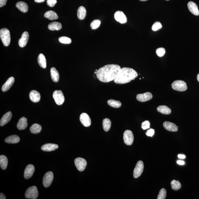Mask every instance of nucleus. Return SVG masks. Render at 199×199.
<instances>
[{
  "mask_svg": "<svg viewBox=\"0 0 199 199\" xmlns=\"http://www.w3.org/2000/svg\"><path fill=\"white\" fill-rule=\"evenodd\" d=\"M178 158L181 159H184L186 158V156L184 155H181V154H179L178 155Z\"/></svg>",
  "mask_w": 199,
  "mask_h": 199,
  "instance_id": "nucleus-46",
  "label": "nucleus"
},
{
  "mask_svg": "<svg viewBox=\"0 0 199 199\" xmlns=\"http://www.w3.org/2000/svg\"><path fill=\"white\" fill-rule=\"evenodd\" d=\"M35 171L34 166L32 165H27L25 168V172H24V177L25 179H28L33 176Z\"/></svg>",
  "mask_w": 199,
  "mask_h": 199,
  "instance_id": "nucleus-14",
  "label": "nucleus"
},
{
  "mask_svg": "<svg viewBox=\"0 0 199 199\" xmlns=\"http://www.w3.org/2000/svg\"><path fill=\"white\" fill-rule=\"evenodd\" d=\"M8 159L7 157L4 155H1L0 156V166L1 169L5 170L7 167Z\"/></svg>",
  "mask_w": 199,
  "mask_h": 199,
  "instance_id": "nucleus-33",
  "label": "nucleus"
},
{
  "mask_svg": "<svg viewBox=\"0 0 199 199\" xmlns=\"http://www.w3.org/2000/svg\"><path fill=\"white\" fill-rule=\"evenodd\" d=\"M162 25L160 22H155L152 25V30L153 31H157L158 30H159L162 28Z\"/></svg>",
  "mask_w": 199,
  "mask_h": 199,
  "instance_id": "nucleus-39",
  "label": "nucleus"
},
{
  "mask_svg": "<svg viewBox=\"0 0 199 199\" xmlns=\"http://www.w3.org/2000/svg\"><path fill=\"white\" fill-rule=\"evenodd\" d=\"M42 127L38 123H34L30 127V131L32 134H37L41 132Z\"/></svg>",
  "mask_w": 199,
  "mask_h": 199,
  "instance_id": "nucleus-32",
  "label": "nucleus"
},
{
  "mask_svg": "<svg viewBox=\"0 0 199 199\" xmlns=\"http://www.w3.org/2000/svg\"><path fill=\"white\" fill-rule=\"evenodd\" d=\"M171 87L173 89L179 91H185L187 89L186 83L185 82L181 80H177L173 82L171 84Z\"/></svg>",
  "mask_w": 199,
  "mask_h": 199,
  "instance_id": "nucleus-4",
  "label": "nucleus"
},
{
  "mask_svg": "<svg viewBox=\"0 0 199 199\" xmlns=\"http://www.w3.org/2000/svg\"><path fill=\"white\" fill-rule=\"evenodd\" d=\"M44 17L50 20H56L58 18V16L53 11L49 10L46 12L44 14Z\"/></svg>",
  "mask_w": 199,
  "mask_h": 199,
  "instance_id": "nucleus-29",
  "label": "nucleus"
},
{
  "mask_svg": "<svg viewBox=\"0 0 199 199\" xmlns=\"http://www.w3.org/2000/svg\"><path fill=\"white\" fill-rule=\"evenodd\" d=\"M53 97L56 103L59 105L63 104L65 101L63 93L60 90L55 91L53 94Z\"/></svg>",
  "mask_w": 199,
  "mask_h": 199,
  "instance_id": "nucleus-6",
  "label": "nucleus"
},
{
  "mask_svg": "<svg viewBox=\"0 0 199 199\" xmlns=\"http://www.w3.org/2000/svg\"><path fill=\"white\" fill-rule=\"evenodd\" d=\"M54 179L53 173L52 171H48L45 174L43 179V184L45 187H49Z\"/></svg>",
  "mask_w": 199,
  "mask_h": 199,
  "instance_id": "nucleus-9",
  "label": "nucleus"
},
{
  "mask_svg": "<svg viewBox=\"0 0 199 199\" xmlns=\"http://www.w3.org/2000/svg\"><path fill=\"white\" fill-rule=\"evenodd\" d=\"M165 53H166V50L163 48H158L156 50V54L159 57H163L165 54Z\"/></svg>",
  "mask_w": 199,
  "mask_h": 199,
  "instance_id": "nucleus-40",
  "label": "nucleus"
},
{
  "mask_svg": "<svg viewBox=\"0 0 199 199\" xmlns=\"http://www.w3.org/2000/svg\"><path fill=\"white\" fill-rule=\"evenodd\" d=\"M157 109L159 113L163 114H170L171 112V109L166 105L159 106Z\"/></svg>",
  "mask_w": 199,
  "mask_h": 199,
  "instance_id": "nucleus-27",
  "label": "nucleus"
},
{
  "mask_svg": "<svg viewBox=\"0 0 199 199\" xmlns=\"http://www.w3.org/2000/svg\"><path fill=\"white\" fill-rule=\"evenodd\" d=\"M80 121L83 126L89 127L91 124V120L89 115L86 113L81 114L80 116Z\"/></svg>",
  "mask_w": 199,
  "mask_h": 199,
  "instance_id": "nucleus-11",
  "label": "nucleus"
},
{
  "mask_svg": "<svg viewBox=\"0 0 199 199\" xmlns=\"http://www.w3.org/2000/svg\"><path fill=\"white\" fill-rule=\"evenodd\" d=\"M111 123V120L108 118L104 119L102 121V126L104 131H108L110 129Z\"/></svg>",
  "mask_w": 199,
  "mask_h": 199,
  "instance_id": "nucleus-34",
  "label": "nucleus"
},
{
  "mask_svg": "<svg viewBox=\"0 0 199 199\" xmlns=\"http://www.w3.org/2000/svg\"><path fill=\"white\" fill-rule=\"evenodd\" d=\"M153 97L150 92H146L143 94H138L136 96V99L139 102H144L150 100Z\"/></svg>",
  "mask_w": 199,
  "mask_h": 199,
  "instance_id": "nucleus-12",
  "label": "nucleus"
},
{
  "mask_svg": "<svg viewBox=\"0 0 199 199\" xmlns=\"http://www.w3.org/2000/svg\"><path fill=\"white\" fill-rule=\"evenodd\" d=\"M107 104L110 107L114 108H119L121 107L122 104L119 101L114 99H110L107 101Z\"/></svg>",
  "mask_w": 199,
  "mask_h": 199,
  "instance_id": "nucleus-31",
  "label": "nucleus"
},
{
  "mask_svg": "<svg viewBox=\"0 0 199 199\" xmlns=\"http://www.w3.org/2000/svg\"><path fill=\"white\" fill-rule=\"evenodd\" d=\"M164 127L167 130L171 132L178 131V127L175 123L169 121H165L163 123Z\"/></svg>",
  "mask_w": 199,
  "mask_h": 199,
  "instance_id": "nucleus-16",
  "label": "nucleus"
},
{
  "mask_svg": "<svg viewBox=\"0 0 199 199\" xmlns=\"http://www.w3.org/2000/svg\"><path fill=\"white\" fill-rule=\"evenodd\" d=\"M155 133V130L153 129H150L147 130L146 132V135L147 136L152 137L154 135Z\"/></svg>",
  "mask_w": 199,
  "mask_h": 199,
  "instance_id": "nucleus-43",
  "label": "nucleus"
},
{
  "mask_svg": "<svg viewBox=\"0 0 199 199\" xmlns=\"http://www.w3.org/2000/svg\"><path fill=\"white\" fill-rule=\"evenodd\" d=\"M57 0H47L46 4L50 7H54L57 3Z\"/></svg>",
  "mask_w": 199,
  "mask_h": 199,
  "instance_id": "nucleus-42",
  "label": "nucleus"
},
{
  "mask_svg": "<svg viewBox=\"0 0 199 199\" xmlns=\"http://www.w3.org/2000/svg\"><path fill=\"white\" fill-rule=\"evenodd\" d=\"M16 6L17 8L22 12L26 13L28 12V5L24 1H19L16 4Z\"/></svg>",
  "mask_w": 199,
  "mask_h": 199,
  "instance_id": "nucleus-25",
  "label": "nucleus"
},
{
  "mask_svg": "<svg viewBox=\"0 0 199 199\" xmlns=\"http://www.w3.org/2000/svg\"><path fill=\"white\" fill-rule=\"evenodd\" d=\"M20 141V138L17 135H14L10 136L6 138L5 139V142L8 144H16L19 142Z\"/></svg>",
  "mask_w": 199,
  "mask_h": 199,
  "instance_id": "nucleus-24",
  "label": "nucleus"
},
{
  "mask_svg": "<svg viewBox=\"0 0 199 199\" xmlns=\"http://www.w3.org/2000/svg\"><path fill=\"white\" fill-rule=\"evenodd\" d=\"M138 76L137 72L134 69L124 67L120 69L114 81L117 84H124L134 80Z\"/></svg>",
  "mask_w": 199,
  "mask_h": 199,
  "instance_id": "nucleus-2",
  "label": "nucleus"
},
{
  "mask_svg": "<svg viewBox=\"0 0 199 199\" xmlns=\"http://www.w3.org/2000/svg\"><path fill=\"white\" fill-rule=\"evenodd\" d=\"M38 62L41 68H46V59L45 57L43 54H40L38 56Z\"/></svg>",
  "mask_w": 199,
  "mask_h": 199,
  "instance_id": "nucleus-30",
  "label": "nucleus"
},
{
  "mask_svg": "<svg viewBox=\"0 0 199 199\" xmlns=\"http://www.w3.org/2000/svg\"><path fill=\"white\" fill-rule=\"evenodd\" d=\"M58 148V146L55 144H46L42 146L41 150L45 152H51Z\"/></svg>",
  "mask_w": 199,
  "mask_h": 199,
  "instance_id": "nucleus-20",
  "label": "nucleus"
},
{
  "mask_svg": "<svg viewBox=\"0 0 199 199\" xmlns=\"http://www.w3.org/2000/svg\"><path fill=\"white\" fill-rule=\"evenodd\" d=\"M28 123H27V120L25 117H23L19 120L18 123L17 124V128L20 130L25 129L26 128Z\"/></svg>",
  "mask_w": 199,
  "mask_h": 199,
  "instance_id": "nucleus-22",
  "label": "nucleus"
},
{
  "mask_svg": "<svg viewBox=\"0 0 199 199\" xmlns=\"http://www.w3.org/2000/svg\"><path fill=\"white\" fill-rule=\"evenodd\" d=\"M171 185L173 190L177 191L179 190L181 187L180 183L179 181L173 180L171 181Z\"/></svg>",
  "mask_w": 199,
  "mask_h": 199,
  "instance_id": "nucleus-35",
  "label": "nucleus"
},
{
  "mask_svg": "<svg viewBox=\"0 0 199 199\" xmlns=\"http://www.w3.org/2000/svg\"><path fill=\"white\" fill-rule=\"evenodd\" d=\"M188 7L189 10L192 14L195 16L199 15L198 6L195 3L192 1H189L188 4Z\"/></svg>",
  "mask_w": 199,
  "mask_h": 199,
  "instance_id": "nucleus-17",
  "label": "nucleus"
},
{
  "mask_svg": "<svg viewBox=\"0 0 199 199\" xmlns=\"http://www.w3.org/2000/svg\"><path fill=\"white\" fill-rule=\"evenodd\" d=\"M29 97L32 102H37L41 99L40 94L37 91L35 90L31 91L29 94Z\"/></svg>",
  "mask_w": 199,
  "mask_h": 199,
  "instance_id": "nucleus-19",
  "label": "nucleus"
},
{
  "mask_svg": "<svg viewBox=\"0 0 199 199\" xmlns=\"http://www.w3.org/2000/svg\"><path fill=\"white\" fill-rule=\"evenodd\" d=\"M166 1H169V0H166Z\"/></svg>",
  "mask_w": 199,
  "mask_h": 199,
  "instance_id": "nucleus-51",
  "label": "nucleus"
},
{
  "mask_svg": "<svg viewBox=\"0 0 199 199\" xmlns=\"http://www.w3.org/2000/svg\"><path fill=\"white\" fill-rule=\"evenodd\" d=\"M150 127V123L149 121L146 120V121H144L142 123V126H141V128L144 130H146Z\"/></svg>",
  "mask_w": 199,
  "mask_h": 199,
  "instance_id": "nucleus-41",
  "label": "nucleus"
},
{
  "mask_svg": "<svg viewBox=\"0 0 199 199\" xmlns=\"http://www.w3.org/2000/svg\"><path fill=\"white\" fill-rule=\"evenodd\" d=\"M121 68L120 66L116 64L106 65L97 70L96 76L102 82H109L114 80Z\"/></svg>",
  "mask_w": 199,
  "mask_h": 199,
  "instance_id": "nucleus-1",
  "label": "nucleus"
},
{
  "mask_svg": "<svg viewBox=\"0 0 199 199\" xmlns=\"http://www.w3.org/2000/svg\"><path fill=\"white\" fill-rule=\"evenodd\" d=\"M38 192L37 188L35 186H32L27 189L25 192V197L26 198L36 199L37 198Z\"/></svg>",
  "mask_w": 199,
  "mask_h": 199,
  "instance_id": "nucleus-5",
  "label": "nucleus"
},
{
  "mask_svg": "<svg viewBox=\"0 0 199 199\" xmlns=\"http://www.w3.org/2000/svg\"><path fill=\"white\" fill-rule=\"evenodd\" d=\"M62 28V24L58 22H52L48 25V28L51 31L59 30L61 29Z\"/></svg>",
  "mask_w": 199,
  "mask_h": 199,
  "instance_id": "nucleus-26",
  "label": "nucleus"
},
{
  "mask_svg": "<svg viewBox=\"0 0 199 199\" xmlns=\"http://www.w3.org/2000/svg\"><path fill=\"white\" fill-rule=\"evenodd\" d=\"M0 199H6V197L4 195V194L1 193L0 195Z\"/></svg>",
  "mask_w": 199,
  "mask_h": 199,
  "instance_id": "nucleus-47",
  "label": "nucleus"
},
{
  "mask_svg": "<svg viewBox=\"0 0 199 199\" xmlns=\"http://www.w3.org/2000/svg\"><path fill=\"white\" fill-rule=\"evenodd\" d=\"M75 164L77 169L80 171H84L87 165L86 160L81 158H78L75 159Z\"/></svg>",
  "mask_w": 199,
  "mask_h": 199,
  "instance_id": "nucleus-10",
  "label": "nucleus"
},
{
  "mask_svg": "<svg viewBox=\"0 0 199 199\" xmlns=\"http://www.w3.org/2000/svg\"><path fill=\"white\" fill-rule=\"evenodd\" d=\"M101 22L100 20H95L93 21L91 24V27L92 29H96L100 26Z\"/></svg>",
  "mask_w": 199,
  "mask_h": 199,
  "instance_id": "nucleus-37",
  "label": "nucleus"
},
{
  "mask_svg": "<svg viewBox=\"0 0 199 199\" xmlns=\"http://www.w3.org/2000/svg\"><path fill=\"white\" fill-rule=\"evenodd\" d=\"M87 12L85 8L83 6H80L77 11V16L80 20H83L85 18Z\"/></svg>",
  "mask_w": 199,
  "mask_h": 199,
  "instance_id": "nucleus-23",
  "label": "nucleus"
},
{
  "mask_svg": "<svg viewBox=\"0 0 199 199\" xmlns=\"http://www.w3.org/2000/svg\"><path fill=\"white\" fill-rule=\"evenodd\" d=\"M51 79L55 82H58L59 79V75L58 72L55 68L52 67L50 70Z\"/></svg>",
  "mask_w": 199,
  "mask_h": 199,
  "instance_id": "nucleus-28",
  "label": "nucleus"
},
{
  "mask_svg": "<svg viewBox=\"0 0 199 199\" xmlns=\"http://www.w3.org/2000/svg\"><path fill=\"white\" fill-rule=\"evenodd\" d=\"M141 1H147V0H140Z\"/></svg>",
  "mask_w": 199,
  "mask_h": 199,
  "instance_id": "nucleus-50",
  "label": "nucleus"
},
{
  "mask_svg": "<svg viewBox=\"0 0 199 199\" xmlns=\"http://www.w3.org/2000/svg\"><path fill=\"white\" fill-rule=\"evenodd\" d=\"M177 163L178 164L181 165H183L185 164V162H184L182 161V160H177Z\"/></svg>",
  "mask_w": 199,
  "mask_h": 199,
  "instance_id": "nucleus-45",
  "label": "nucleus"
},
{
  "mask_svg": "<svg viewBox=\"0 0 199 199\" xmlns=\"http://www.w3.org/2000/svg\"><path fill=\"white\" fill-rule=\"evenodd\" d=\"M59 41L62 44H70L72 42V40L70 38L67 37H61L59 38Z\"/></svg>",
  "mask_w": 199,
  "mask_h": 199,
  "instance_id": "nucleus-36",
  "label": "nucleus"
},
{
  "mask_svg": "<svg viewBox=\"0 0 199 199\" xmlns=\"http://www.w3.org/2000/svg\"><path fill=\"white\" fill-rule=\"evenodd\" d=\"M29 34L27 31L22 34L21 38L19 40V45L20 47L23 48L26 46L29 39Z\"/></svg>",
  "mask_w": 199,
  "mask_h": 199,
  "instance_id": "nucleus-15",
  "label": "nucleus"
},
{
  "mask_svg": "<svg viewBox=\"0 0 199 199\" xmlns=\"http://www.w3.org/2000/svg\"><path fill=\"white\" fill-rule=\"evenodd\" d=\"M166 191L165 189H162L160 191L158 195V199H165L166 196Z\"/></svg>",
  "mask_w": 199,
  "mask_h": 199,
  "instance_id": "nucleus-38",
  "label": "nucleus"
},
{
  "mask_svg": "<svg viewBox=\"0 0 199 199\" xmlns=\"http://www.w3.org/2000/svg\"><path fill=\"white\" fill-rule=\"evenodd\" d=\"M144 164L143 162L141 160L137 162L133 173V176L135 178L139 177L142 174L144 171Z\"/></svg>",
  "mask_w": 199,
  "mask_h": 199,
  "instance_id": "nucleus-8",
  "label": "nucleus"
},
{
  "mask_svg": "<svg viewBox=\"0 0 199 199\" xmlns=\"http://www.w3.org/2000/svg\"><path fill=\"white\" fill-rule=\"evenodd\" d=\"M12 117V113L10 111L8 112L4 115L1 118L0 125L1 126H3L9 122L11 119Z\"/></svg>",
  "mask_w": 199,
  "mask_h": 199,
  "instance_id": "nucleus-21",
  "label": "nucleus"
},
{
  "mask_svg": "<svg viewBox=\"0 0 199 199\" xmlns=\"http://www.w3.org/2000/svg\"><path fill=\"white\" fill-rule=\"evenodd\" d=\"M46 0H34L35 2L37 3L44 2Z\"/></svg>",
  "mask_w": 199,
  "mask_h": 199,
  "instance_id": "nucleus-48",
  "label": "nucleus"
},
{
  "mask_svg": "<svg viewBox=\"0 0 199 199\" xmlns=\"http://www.w3.org/2000/svg\"><path fill=\"white\" fill-rule=\"evenodd\" d=\"M123 139L126 145H131L134 140V135L132 132L129 130H126L123 133Z\"/></svg>",
  "mask_w": 199,
  "mask_h": 199,
  "instance_id": "nucleus-7",
  "label": "nucleus"
},
{
  "mask_svg": "<svg viewBox=\"0 0 199 199\" xmlns=\"http://www.w3.org/2000/svg\"><path fill=\"white\" fill-rule=\"evenodd\" d=\"M0 37L4 46H8L10 44L11 37L10 33L8 29L3 28L0 30Z\"/></svg>",
  "mask_w": 199,
  "mask_h": 199,
  "instance_id": "nucleus-3",
  "label": "nucleus"
},
{
  "mask_svg": "<svg viewBox=\"0 0 199 199\" xmlns=\"http://www.w3.org/2000/svg\"><path fill=\"white\" fill-rule=\"evenodd\" d=\"M115 20L121 24L126 23L127 22V18L126 16L123 12L118 11L114 14Z\"/></svg>",
  "mask_w": 199,
  "mask_h": 199,
  "instance_id": "nucleus-13",
  "label": "nucleus"
},
{
  "mask_svg": "<svg viewBox=\"0 0 199 199\" xmlns=\"http://www.w3.org/2000/svg\"><path fill=\"white\" fill-rule=\"evenodd\" d=\"M7 1V0H0V7H1L5 5Z\"/></svg>",
  "mask_w": 199,
  "mask_h": 199,
  "instance_id": "nucleus-44",
  "label": "nucleus"
},
{
  "mask_svg": "<svg viewBox=\"0 0 199 199\" xmlns=\"http://www.w3.org/2000/svg\"><path fill=\"white\" fill-rule=\"evenodd\" d=\"M197 79L198 82H199V73L198 74L197 76Z\"/></svg>",
  "mask_w": 199,
  "mask_h": 199,
  "instance_id": "nucleus-49",
  "label": "nucleus"
},
{
  "mask_svg": "<svg viewBox=\"0 0 199 199\" xmlns=\"http://www.w3.org/2000/svg\"><path fill=\"white\" fill-rule=\"evenodd\" d=\"M14 82V78L13 77H11L7 79L6 82L3 85L1 90L4 92L8 91L13 84Z\"/></svg>",
  "mask_w": 199,
  "mask_h": 199,
  "instance_id": "nucleus-18",
  "label": "nucleus"
}]
</instances>
